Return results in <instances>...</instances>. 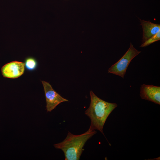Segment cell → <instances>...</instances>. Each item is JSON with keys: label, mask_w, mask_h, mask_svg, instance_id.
<instances>
[{"label": "cell", "mask_w": 160, "mask_h": 160, "mask_svg": "<svg viewBox=\"0 0 160 160\" xmlns=\"http://www.w3.org/2000/svg\"><path fill=\"white\" fill-rule=\"evenodd\" d=\"M90 103L85 114L91 120L89 129L97 130L104 135L103 128L105 122L111 113L117 106V104L106 102L97 96L92 91L89 92Z\"/></svg>", "instance_id": "6da1fadb"}, {"label": "cell", "mask_w": 160, "mask_h": 160, "mask_svg": "<svg viewBox=\"0 0 160 160\" xmlns=\"http://www.w3.org/2000/svg\"><path fill=\"white\" fill-rule=\"evenodd\" d=\"M97 133L96 130L88 129L78 135L68 132L65 138L62 142L54 145L57 149L63 152L65 160H79L83 152V148L87 141Z\"/></svg>", "instance_id": "7a4b0ae2"}, {"label": "cell", "mask_w": 160, "mask_h": 160, "mask_svg": "<svg viewBox=\"0 0 160 160\" xmlns=\"http://www.w3.org/2000/svg\"><path fill=\"white\" fill-rule=\"evenodd\" d=\"M141 52V51L136 49L131 42L130 47L126 52L119 60L109 68L108 72L124 78L131 60Z\"/></svg>", "instance_id": "3957f363"}, {"label": "cell", "mask_w": 160, "mask_h": 160, "mask_svg": "<svg viewBox=\"0 0 160 160\" xmlns=\"http://www.w3.org/2000/svg\"><path fill=\"white\" fill-rule=\"evenodd\" d=\"M41 81L45 94L47 111L51 112L62 102L68 101V100L62 97L56 92L49 83L44 81Z\"/></svg>", "instance_id": "277c9868"}, {"label": "cell", "mask_w": 160, "mask_h": 160, "mask_svg": "<svg viewBox=\"0 0 160 160\" xmlns=\"http://www.w3.org/2000/svg\"><path fill=\"white\" fill-rule=\"evenodd\" d=\"M25 63L17 61H12L4 65L1 68L3 76L6 78L15 79L23 74L25 71Z\"/></svg>", "instance_id": "5b68a950"}, {"label": "cell", "mask_w": 160, "mask_h": 160, "mask_svg": "<svg viewBox=\"0 0 160 160\" xmlns=\"http://www.w3.org/2000/svg\"><path fill=\"white\" fill-rule=\"evenodd\" d=\"M140 96L142 99L160 104V87L143 84L140 88Z\"/></svg>", "instance_id": "8992f818"}, {"label": "cell", "mask_w": 160, "mask_h": 160, "mask_svg": "<svg viewBox=\"0 0 160 160\" xmlns=\"http://www.w3.org/2000/svg\"><path fill=\"white\" fill-rule=\"evenodd\" d=\"M143 30L142 42L143 43L160 31V25L140 19Z\"/></svg>", "instance_id": "52a82bcc"}, {"label": "cell", "mask_w": 160, "mask_h": 160, "mask_svg": "<svg viewBox=\"0 0 160 160\" xmlns=\"http://www.w3.org/2000/svg\"><path fill=\"white\" fill-rule=\"evenodd\" d=\"M25 65L28 70L33 71L36 68L37 66V62L34 58L29 57L25 60Z\"/></svg>", "instance_id": "ba28073f"}, {"label": "cell", "mask_w": 160, "mask_h": 160, "mask_svg": "<svg viewBox=\"0 0 160 160\" xmlns=\"http://www.w3.org/2000/svg\"><path fill=\"white\" fill-rule=\"evenodd\" d=\"M160 40V31L154 36L149 38L143 43L140 46V47H147L153 43Z\"/></svg>", "instance_id": "9c48e42d"}]
</instances>
